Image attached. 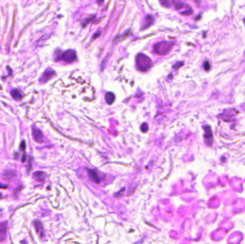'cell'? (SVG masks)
I'll list each match as a JSON object with an SVG mask.
<instances>
[{
    "label": "cell",
    "mask_w": 245,
    "mask_h": 244,
    "mask_svg": "<svg viewBox=\"0 0 245 244\" xmlns=\"http://www.w3.org/2000/svg\"><path fill=\"white\" fill-rule=\"evenodd\" d=\"M25 146H26V145H25V142L23 140V141L22 142L21 145H20V149H21L22 150L25 151V148H26V147H25Z\"/></svg>",
    "instance_id": "cell-17"
},
{
    "label": "cell",
    "mask_w": 245,
    "mask_h": 244,
    "mask_svg": "<svg viewBox=\"0 0 245 244\" xmlns=\"http://www.w3.org/2000/svg\"><path fill=\"white\" fill-rule=\"evenodd\" d=\"M34 178H35V179L37 181L43 183V182H44V180H45L46 175L44 172H36V173H34Z\"/></svg>",
    "instance_id": "cell-8"
},
{
    "label": "cell",
    "mask_w": 245,
    "mask_h": 244,
    "mask_svg": "<svg viewBox=\"0 0 245 244\" xmlns=\"http://www.w3.org/2000/svg\"><path fill=\"white\" fill-rule=\"evenodd\" d=\"M33 138L37 142H42L43 141V134L38 129H33L32 130Z\"/></svg>",
    "instance_id": "cell-6"
},
{
    "label": "cell",
    "mask_w": 245,
    "mask_h": 244,
    "mask_svg": "<svg viewBox=\"0 0 245 244\" xmlns=\"http://www.w3.org/2000/svg\"><path fill=\"white\" fill-rule=\"evenodd\" d=\"M141 130L143 132H147L148 130V125L146 124V123H143V125H142L141 126Z\"/></svg>",
    "instance_id": "cell-16"
},
{
    "label": "cell",
    "mask_w": 245,
    "mask_h": 244,
    "mask_svg": "<svg viewBox=\"0 0 245 244\" xmlns=\"http://www.w3.org/2000/svg\"><path fill=\"white\" fill-rule=\"evenodd\" d=\"M192 14V10L191 9H189L188 10V11H186V12H184V13H182V15H190Z\"/></svg>",
    "instance_id": "cell-18"
},
{
    "label": "cell",
    "mask_w": 245,
    "mask_h": 244,
    "mask_svg": "<svg viewBox=\"0 0 245 244\" xmlns=\"http://www.w3.org/2000/svg\"><path fill=\"white\" fill-rule=\"evenodd\" d=\"M136 68L141 72H145L150 68L152 65L151 60L148 57L143 54H138L136 58Z\"/></svg>",
    "instance_id": "cell-1"
},
{
    "label": "cell",
    "mask_w": 245,
    "mask_h": 244,
    "mask_svg": "<svg viewBox=\"0 0 245 244\" xmlns=\"http://www.w3.org/2000/svg\"><path fill=\"white\" fill-rule=\"evenodd\" d=\"M7 188V185H1V183H0V188Z\"/></svg>",
    "instance_id": "cell-19"
},
{
    "label": "cell",
    "mask_w": 245,
    "mask_h": 244,
    "mask_svg": "<svg viewBox=\"0 0 245 244\" xmlns=\"http://www.w3.org/2000/svg\"><path fill=\"white\" fill-rule=\"evenodd\" d=\"M173 2H174V6H175L176 9L177 10L180 9L184 7V4L181 1H180V0H173Z\"/></svg>",
    "instance_id": "cell-13"
},
{
    "label": "cell",
    "mask_w": 245,
    "mask_h": 244,
    "mask_svg": "<svg viewBox=\"0 0 245 244\" xmlns=\"http://www.w3.org/2000/svg\"><path fill=\"white\" fill-rule=\"evenodd\" d=\"M105 100L108 105L113 104L115 100V95L113 92H107L105 94Z\"/></svg>",
    "instance_id": "cell-11"
},
{
    "label": "cell",
    "mask_w": 245,
    "mask_h": 244,
    "mask_svg": "<svg viewBox=\"0 0 245 244\" xmlns=\"http://www.w3.org/2000/svg\"><path fill=\"white\" fill-rule=\"evenodd\" d=\"M11 94L13 98L17 99V100H20V99H22V97H23L21 92L18 90H13L11 92Z\"/></svg>",
    "instance_id": "cell-12"
},
{
    "label": "cell",
    "mask_w": 245,
    "mask_h": 244,
    "mask_svg": "<svg viewBox=\"0 0 245 244\" xmlns=\"http://www.w3.org/2000/svg\"><path fill=\"white\" fill-rule=\"evenodd\" d=\"M58 59L63 60V61L65 62L68 63H71L75 61L77 59L76 53L73 50H68L65 52L62 53L58 57Z\"/></svg>",
    "instance_id": "cell-3"
},
{
    "label": "cell",
    "mask_w": 245,
    "mask_h": 244,
    "mask_svg": "<svg viewBox=\"0 0 245 244\" xmlns=\"http://www.w3.org/2000/svg\"><path fill=\"white\" fill-rule=\"evenodd\" d=\"M88 173H89V176H90V179H91L92 181H94L96 183H100V179H99L98 176H97L96 172H95V171H92V170H89Z\"/></svg>",
    "instance_id": "cell-10"
},
{
    "label": "cell",
    "mask_w": 245,
    "mask_h": 244,
    "mask_svg": "<svg viewBox=\"0 0 245 244\" xmlns=\"http://www.w3.org/2000/svg\"><path fill=\"white\" fill-rule=\"evenodd\" d=\"M1 198V194L0 193V198Z\"/></svg>",
    "instance_id": "cell-21"
},
{
    "label": "cell",
    "mask_w": 245,
    "mask_h": 244,
    "mask_svg": "<svg viewBox=\"0 0 245 244\" xmlns=\"http://www.w3.org/2000/svg\"><path fill=\"white\" fill-rule=\"evenodd\" d=\"M161 3L163 6L166 7H169L171 6L170 2H169V0H160Z\"/></svg>",
    "instance_id": "cell-14"
},
{
    "label": "cell",
    "mask_w": 245,
    "mask_h": 244,
    "mask_svg": "<svg viewBox=\"0 0 245 244\" xmlns=\"http://www.w3.org/2000/svg\"><path fill=\"white\" fill-rule=\"evenodd\" d=\"M7 232V223H2L0 226V242L4 241L6 238Z\"/></svg>",
    "instance_id": "cell-7"
},
{
    "label": "cell",
    "mask_w": 245,
    "mask_h": 244,
    "mask_svg": "<svg viewBox=\"0 0 245 244\" xmlns=\"http://www.w3.org/2000/svg\"><path fill=\"white\" fill-rule=\"evenodd\" d=\"M16 173H15V171H5L4 173V174H3L2 176V178L4 180H12L15 177H16Z\"/></svg>",
    "instance_id": "cell-9"
},
{
    "label": "cell",
    "mask_w": 245,
    "mask_h": 244,
    "mask_svg": "<svg viewBox=\"0 0 245 244\" xmlns=\"http://www.w3.org/2000/svg\"><path fill=\"white\" fill-rule=\"evenodd\" d=\"M55 74V73L54 70H52V69H48V70H47L44 72L43 75H42L39 80H40V82H47L49 80H50V79L54 76Z\"/></svg>",
    "instance_id": "cell-5"
},
{
    "label": "cell",
    "mask_w": 245,
    "mask_h": 244,
    "mask_svg": "<svg viewBox=\"0 0 245 244\" xmlns=\"http://www.w3.org/2000/svg\"><path fill=\"white\" fill-rule=\"evenodd\" d=\"M205 128V134H204V138L206 140V144L209 146L212 145L213 142V135H212V132L211 130V128L209 126L204 127Z\"/></svg>",
    "instance_id": "cell-4"
},
{
    "label": "cell",
    "mask_w": 245,
    "mask_h": 244,
    "mask_svg": "<svg viewBox=\"0 0 245 244\" xmlns=\"http://www.w3.org/2000/svg\"><path fill=\"white\" fill-rule=\"evenodd\" d=\"M22 163H25V155H24L23 157H22Z\"/></svg>",
    "instance_id": "cell-20"
},
{
    "label": "cell",
    "mask_w": 245,
    "mask_h": 244,
    "mask_svg": "<svg viewBox=\"0 0 245 244\" xmlns=\"http://www.w3.org/2000/svg\"><path fill=\"white\" fill-rule=\"evenodd\" d=\"M174 43L169 42H161L154 45L153 50L156 53L160 55L166 54L172 48Z\"/></svg>",
    "instance_id": "cell-2"
},
{
    "label": "cell",
    "mask_w": 245,
    "mask_h": 244,
    "mask_svg": "<svg viewBox=\"0 0 245 244\" xmlns=\"http://www.w3.org/2000/svg\"><path fill=\"white\" fill-rule=\"evenodd\" d=\"M244 23H245V19L244 20Z\"/></svg>",
    "instance_id": "cell-22"
},
{
    "label": "cell",
    "mask_w": 245,
    "mask_h": 244,
    "mask_svg": "<svg viewBox=\"0 0 245 244\" xmlns=\"http://www.w3.org/2000/svg\"><path fill=\"white\" fill-rule=\"evenodd\" d=\"M210 68L211 66L209 65V62L208 61L204 62V69L205 71H209Z\"/></svg>",
    "instance_id": "cell-15"
}]
</instances>
